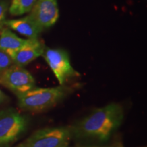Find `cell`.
<instances>
[{"label": "cell", "instance_id": "cell-1", "mask_svg": "<svg viewBox=\"0 0 147 147\" xmlns=\"http://www.w3.org/2000/svg\"><path fill=\"white\" fill-rule=\"evenodd\" d=\"M123 119V106L118 103H110L95 108L69 127L72 138L106 142L120 127Z\"/></svg>", "mask_w": 147, "mask_h": 147}, {"label": "cell", "instance_id": "cell-2", "mask_svg": "<svg viewBox=\"0 0 147 147\" xmlns=\"http://www.w3.org/2000/svg\"><path fill=\"white\" fill-rule=\"evenodd\" d=\"M71 91V88L65 85L49 88L35 87L26 93L16 95L18 105L25 111L42 113L59 104Z\"/></svg>", "mask_w": 147, "mask_h": 147}, {"label": "cell", "instance_id": "cell-3", "mask_svg": "<svg viewBox=\"0 0 147 147\" xmlns=\"http://www.w3.org/2000/svg\"><path fill=\"white\" fill-rule=\"evenodd\" d=\"M29 119L13 108L0 110V147H10L27 131Z\"/></svg>", "mask_w": 147, "mask_h": 147}, {"label": "cell", "instance_id": "cell-4", "mask_svg": "<svg viewBox=\"0 0 147 147\" xmlns=\"http://www.w3.org/2000/svg\"><path fill=\"white\" fill-rule=\"evenodd\" d=\"M72 138L69 127L40 129L16 147H69Z\"/></svg>", "mask_w": 147, "mask_h": 147}, {"label": "cell", "instance_id": "cell-5", "mask_svg": "<svg viewBox=\"0 0 147 147\" xmlns=\"http://www.w3.org/2000/svg\"><path fill=\"white\" fill-rule=\"evenodd\" d=\"M42 57L60 85H65L70 79L80 76V74L71 65L69 54L63 49L46 47Z\"/></svg>", "mask_w": 147, "mask_h": 147}, {"label": "cell", "instance_id": "cell-6", "mask_svg": "<svg viewBox=\"0 0 147 147\" xmlns=\"http://www.w3.org/2000/svg\"><path fill=\"white\" fill-rule=\"evenodd\" d=\"M0 84L18 95L36 87V80L23 67L12 64L0 72Z\"/></svg>", "mask_w": 147, "mask_h": 147}, {"label": "cell", "instance_id": "cell-7", "mask_svg": "<svg viewBox=\"0 0 147 147\" xmlns=\"http://www.w3.org/2000/svg\"><path fill=\"white\" fill-rule=\"evenodd\" d=\"M42 30L53 26L59 16L57 0H36L28 14Z\"/></svg>", "mask_w": 147, "mask_h": 147}, {"label": "cell", "instance_id": "cell-8", "mask_svg": "<svg viewBox=\"0 0 147 147\" xmlns=\"http://www.w3.org/2000/svg\"><path fill=\"white\" fill-rule=\"evenodd\" d=\"M45 47L44 42L38 38L27 39L25 45L12 58L13 64L24 67L37 58L42 56Z\"/></svg>", "mask_w": 147, "mask_h": 147}, {"label": "cell", "instance_id": "cell-9", "mask_svg": "<svg viewBox=\"0 0 147 147\" xmlns=\"http://www.w3.org/2000/svg\"><path fill=\"white\" fill-rule=\"evenodd\" d=\"M3 26L15 31L18 34L28 38V39L38 38L40 34L43 31L29 15L17 19L5 20Z\"/></svg>", "mask_w": 147, "mask_h": 147}, {"label": "cell", "instance_id": "cell-10", "mask_svg": "<svg viewBox=\"0 0 147 147\" xmlns=\"http://www.w3.org/2000/svg\"><path fill=\"white\" fill-rule=\"evenodd\" d=\"M27 40L18 37L8 27H3L0 34V50L8 54L12 59Z\"/></svg>", "mask_w": 147, "mask_h": 147}, {"label": "cell", "instance_id": "cell-11", "mask_svg": "<svg viewBox=\"0 0 147 147\" xmlns=\"http://www.w3.org/2000/svg\"><path fill=\"white\" fill-rule=\"evenodd\" d=\"M36 0H12L8 11L12 16H21L32 10Z\"/></svg>", "mask_w": 147, "mask_h": 147}, {"label": "cell", "instance_id": "cell-12", "mask_svg": "<svg viewBox=\"0 0 147 147\" xmlns=\"http://www.w3.org/2000/svg\"><path fill=\"white\" fill-rule=\"evenodd\" d=\"M13 64V61L8 54L0 50V72Z\"/></svg>", "mask_w": 147, "mask_h": 147}, {"label": "cell", "instance_id": "cell-13", "mask_svg": "<svg viewBox=\"0 0 147 147\" xmlns=\"http://www.w3.org/2000/svg\"><path fill=\"white\" fill-rule=\"evenodd\" d=\"M9 3L7 1L0 0V28H3V23L5 21L6 14L8 11Z\"/></svg>", "mask_w": 147, "mask_h": 147}, {"label": "cell", "instance_id": "cell-14", "mask_svg": "<svg viewBox=\"0 0 147 147\" xmlns=\"http://www.w3.org/2000/svg\"><path fill=\"white\" fill-rule=\"evenodd\" d=\"M76 147H123L121 145H113V146H93V145H78Z\"/></svg>", "mask_w": 147, "mask_h": 147}, {"label": "cell", "instance_id": "cell-15", "mask_svg": "<svg viewBox=\"0 0 147 147\" xmlns=\"http://www.w3.org/2000/svg\"><path fill=\"white\" fill-rule=\"evenodd\" d=\"M6 100H7V96L3 93L2 91L0 89V104H2L3 102H4Z\"/></svg>", "mask_w": 147, "mask_h": 147}, {"label": "cell", "instance_id": "cell-16", "mask_svg": "<svg viewBox=\"0 0 147 147\" xmlns=\"http://www.w3.org/2000/svg\"><path fill=\"white\" fill-rule=\"evenodd\" d=\"M1 29H2V28H0V34H1Z\"/></svg>", "mask_w": 147, "mask_h": 147}, {"label": "cell", "instance_id": "cell-17", "mask_svg": "<svg viewBox=\"0 0 147 147\" xmlns=\"http://www.w3.org/2000/svg\"><path fill=\"white\" fill-rule=\"evenodd\" d=\"M144 147H146V146H144Z\"/></svg>", "mask_w": 147, "mask_h": 147}]
</instances>
